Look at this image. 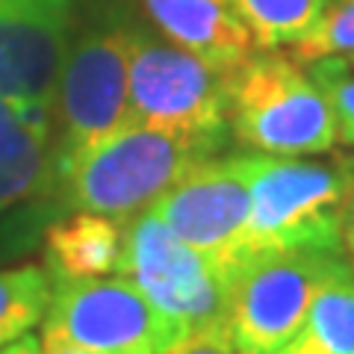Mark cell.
<instances>
[{
	"label": "cell",
	"instance_id": "obj_1",
	"mask_svg": "<svg viewBox=\"0 0 354 354\" xmlns=\"http://www.w3.org/2000/svg\"><path fill=\"white\" fill-rule=\"evenodd\" d=\"M227 139L127 124L59 171L50 198L59 209L130 221L198 162L225 151Z\"/></svg>",
	"mask_w": 354,
	"mask_h": 354
},
{
	"label": "cell",
	"instance_id": "obj_2",
	"mask_svg": "<svg viewBox=\"0 0 354 354\" xmlns=\"http://www.w3.org/2000/svg\"><path fill=\"white\" fill-rule=\"evenodd\" d=\"M130 27L133 15L124 3H88L80 27L68 39L53 104L57 174L130 124Z\"/></svg>",
	"mask_w": 354,
	"mask_h": 354
},
{
	"label": "cell",
	"instance_id": "obj_3",
	"mask_svg": "<svg viewBox=\"0 0 354 354\" xmlns=\"http://www.w3.org/2000/svg\"><path fill=\"white\" fill-rule=\"evenodd\" d=\"M248 189L251 216L242 263L281 251H342L354 157H339L330 165L248 151Z\"/></svg>",
	"mask_w": 354,
	"mask_h": 354
},
{
	"label": "cell",
	"instance_id": "obj_4",
	"mask_svg": "<svg viewBox=\"0 0 354 354\" xmlns=\"http://www.w3.org/2000/svg\"><path fill=\"white\" fill-rule=\"evenodd\" d=\"M230 136L272 157H310L337 145V118L316 80L281 50H254L230 71Z\"/></svg>",
	"mask_w": 354,
	"mask_h": 354
},
{
	"label": "cell",
	"instance_id": "obj_5",
	"mask_svg": "<svg viewBox=\"0 0 354 354\" xmlns=\"http://www.w3.org/2000/svg\"><path fill=\"white\" fill-rule=\"evenodd\" d=\"M354 272L346 251L257 254L230 272L225 334L242 354H274L301 328L313 298Z\"/></svg>",
	"mask_w": 354,
	"mask_h": 354
},
{
	"label": "cell",
	"instance_id": "obj_6",
	"mask_svg": "<svg viewBox=\"0 0 354 354\" xmlns=\"http://www.w3.org/2000/svg\"><path fill=\"white\" fill-rule=\"evenodd\" d=\"M227 80L230 71L177 48L157 30H148L133 18L127 71L130 124L198 136H230Z\"/></svg>",
	"mask_w": 354,
	"mask_h": 354
},
{
	"label": "cell",
	"instance_id": "obj_7",
	"mask_svg": "<svg viewBox=\"0 0 354 354\" xmlns=\"http://www.w3.org/2000/svg\"><path fill=\"white\" fill-rule=\"evenodd\" d=\"M186 330L160 313L124 274L53 281L44 313V346H71L92 354H165Z\"/></svg>",
	"mask_w": 354,
	"mask_h": 354
},
{
	"label": "cell",
	"instance_id": "obj_8",
	"mask_svg": "<svg viewBox=\"0 0 354 354\" xmlns=\"http://www.w3.org/2000/svg\"><path fill=\"white\" fill-rule=\"evenodd\" d=\"M118 274L136 283L160 313L186 330V337L198 330H225L230 274L213 257L183 242L151 209L124 221Z\"/></svg>",
	"mask_w": 354,
	"mask_h": 354
},
{
	"label": "cell",
	"instance_id": "obj_9",
	"mask_svg": "<svg viewBox=\"0 0 354 354\" xmlns=\"http://www.w3.org/2000/svg\"><path fill=\"white\" fill-rule=\"evenodd\" d=\"M157 213L183 242L213 257L227 274L245 257L251 216L248 151L216 153L186 171L171 189L153 201Z\"/></svg>",
	"mask_w": 354,
	"mask_h": 354
},
{
	"label": "cell",
	"instance_id": "obj_10",
	"mask_svg": "<svg viewBox=\"0 0 354 354\" xmlns=\"http://www.w3.org/2000/svg\"><path fill=\"white\" fill-rule=\"evenodd\" d=\"M74 0H0V97L53 113Z\"/></svg>",
	"mask_w": 354,
	"mask_h": 354
},
{
	"label": "cell",
	"instance_id": "obj_11",
	"mask_svg": "<svg viewBox=\"0 0 354 354\" xmlns=\"http://www.w3.org/2000/svg\"><path fill=\"white\" fill-rule=\"evenodd\" d=\"M53 113L0 97V216L53 195Z\"/></svg>",
	"mask_w": 354,
	"mask_h": 354
},
{
	"label": "cell",
	"instance_id": "obj_12",
	"mask_svg": "<svg viewBox=\"0 0 354 354\" xmlns=\"http://www.w3.org/2000/svg\"><path fill=\"white\" fill-rule=\"evenodd\" d=\"M136 3L162 39L216 68L234 71L257 50L251 32L242 27L227 0H136Z\"/></svg>",
	"mask_w": 354,
	"mask_h": 354
},
{
	"label": "cell",
	"instance_id": "obj_13",
	"mask_svg": "<svg viewBox=\"0 0 354 354\" xmlns=\"http://www.w3.org/2000/svg\"><path fill=\"white\" fill-rule=\"evenodd\" d=\"M124 257V221L71 213L44 230V269L53 281L106 278Z\"/></svg>",
	"mask_w": 354,
	"mask_h": 354
},
{
	"label": "cell",
	"instance_id": "obj_14",
	"mask_svg": "<svg viewBox=\"0 0 354 354\" xmlns=\"http://www.w3.org/2000/svg\"><path fill=\"white\" fill-rule=\"evenodd\" d=\"M274 354H354V272L313 298L301 328Z\"/></svg>",
	"mask_w": 354,
	"mask_h": 354
},
{
	"label": "cell",
	"instance_id": "obj_15",
	"mask_svg": "<svg viewBox=\"0 0 354 354\" xmlns=\"http://www.w3.org/2000/svg\"><path fill=\"white\" fill-rule=\"evenodd\" d=\"M328 0H227L260 50H278L313 32Z\"/></svg>",
	"mask_w": 354,
	"mask_h": 354
},
{
	"label": "cell",
	"instance_id": "obj_16",
	"mask_svg": "<svg viewBox=\"0 0 354 354\" xmlns=\"http://www.w3.org/2000/svg\"><path fill=\"white\" fill-rule=\"evenodd\" d=\"M53 278L44 266L0 269V348L27 337L50 307Z\"/></svg>",
	"mask_w": 354,
	"mask_h": 354
},
{
	"label": "cell",
	"instance_id": "obj_17",
	"mask_svg": "<svg viewBox=\"0 0 354 354\" xmlns=\"http://www.w3.org/2000/svg\"><path fill=\"white\" fill-rule=\"evenodd\" d=\"M286 53L301 65L354 53V0H328L313 32L295 41Z\"/></svg>",
	"mask_w": 354,
	"mask_h": 354
},
{
	"label": "cell",
	"instance_id": "obj_18",
	"mask_svg": "<svg viewBox=\"0 0 354 354\" xmlns=\"http://www.w3.org/2000/svg\"><path fill=\"white\" fill-rule=\"evenodd\" d=\"M307 68H310V77L316 80V86L325 92L330 109H334L337 142L354 148V74L342 68L334 57L316 59Z\"/></svg>",
	"mask_w": 354,
	"mask_h": 354
},
{
	"label": "cell",
	"instance_id": "obj_19",
	"mask_svg": "<svg viewBox=\"0 0 354 354\" xmlns=\"http://www.w3.org/2000/svg\"><path fill=\"white\" fill-rule=\"evenodd\" d=\"M165 354H242L227 339L225 330H198V334L183 337L171 351Z\"/></svg>",
	"mask_w": 354,
	"mask_h": 354
},
{
	"label": "cell",
	"instance_id": "obj_20",
	"mask_svg": "<svg viewBox=\"0 0 354 354\" xmlns=\"http://www.w3.org/2000/svg\"><path fill=\"white\" fill-rule=\"evenodd\" d=\"M342 251H346L348 263L354 266V192L346 204V216H342Z\"/></svg>",
	"mask_w": 354,
	"mask_h": 354
},
{
	"label": "cell",
	"instance_id": "obj_21",
	"mask_svg": "<svg viewBox=\"0 0 354 354\" xmlns=\"http://www.w3.org/2000/svg\"><path fill=\"white\" fill-rule=\"evenodd\" d=\"M0 354H41V339L27 334V337H21L18 342H12V346H3Z\"/></svg>",
	"mask_w": 354,
	"mask_h": 354
},
{
	"label": "cell",
	"instance_id": "obj_22",
	"mask_svg": "<svg viewBox=\"0 0 354 354\" xmlns=\"http://www.w3.org/2000/svg\"><path fill=\"white\" fill-rule=\"evenodd\" d=\"M41 354H92V351L71 348V346H44V342H41Z\"/></svg>",
	"mask_w": 354,
	"mask_h": 354
},
{
	"label": "cell",
	"instance_id": "obj_23",
	"mask_svg": "<svg viewBox=\"0 0 354 354\" xmlns=\"http://www.w3.org/2000/svg\"><path fill=\"white\" fill-rule=\"evenodd\" d=\"M334 59H337L346 71H351V74H354V53H346V57H334Z\"/></svg>",
	"mask_w": 354,
	"mask_h": 354
}]
</instances>
